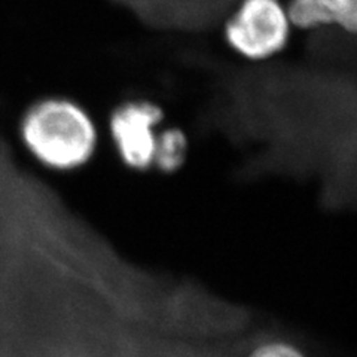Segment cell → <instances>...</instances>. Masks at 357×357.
<instances>
[{"label":"cell","mask_w":357,"mask_h":357,"mask_svg":"<svg viewBox=\"0 0 357 357\" xmlns=\"http://www.w3.org/2000/svg\"><path fill=\"white\" fill-rule=\"evenodd\" d=\"M245 357H308V354L292 341L273 338L256 345Z\"/></svg>","instance_id":"cell-6"},{"label":"cell","mask_w":357,"mask_h":357,"mask_svg":"<svg viewBox=\"0 0 357 357\" xmlns=\"http://www.w3.org/2000/svg\"><path fill=\"white\" fill-rule=\"evenodd\" d=\"M165 112L153 100L127 98L112 109L109 132L121 164L136 173L152 170L158 127Z\"/></svg>","instance_id":"cell-3"},{"label":"cell","mask_w":357,"mask_h":357,"mask_svg":"<svg viewBox=\"0 0 357 357\" xmlns=\"http://www.w3.org/2000/svg\"><path fill=\"white\" fill-rule=\"evenodd\" d=\"M290 35L292 22L282 0H241L223 30L228 47L252 61L275 57L287 47Z\"/></svg>","instance_id":"cell-2"},{"label":"cell","mask_w":357,"mask_h":357,"mask_svg":"<svg viewBox=\"0 0 357 357\" xmlns=\"http://www.w3.org/2000/svg\"><path fill=\"white\" fill-rule=\"evenodd\" d=\"M20 137L39 164L61 173L88 165L98 148L91 114L67 97H47L30 105L20 121Z\"/></svg>","instance_id":"cell-1"},{"label":"cell","mask_w":357,"mask_h":357,"mask_svg":"<svg viewBox=\"0 0 357 357\" xmlns=\"http://www.w3.org/2000/svg\"><path fill=\"white\" fill-rule=\"evenodd\" d=\"M189 149H191V143L182 128L169 127L158 131L152 169L162 174L177 173L186 164Z\"/></svg>","instance_id":"cell-5"},{"label":"cell","mask_w":357,"mask_h":357,"mask_svg":"<svg viewBox=\"0 0 357 357\" xmlns=\"http://www.w3.org/2000/svg\"><path fill=\"white\" fill-rule=\"evenodd\" d=\"M286 9L292 27H338L347 33L356 31L357 0H289Z\"/></svg>","instance_id":"cell-4"}]
</instances>
